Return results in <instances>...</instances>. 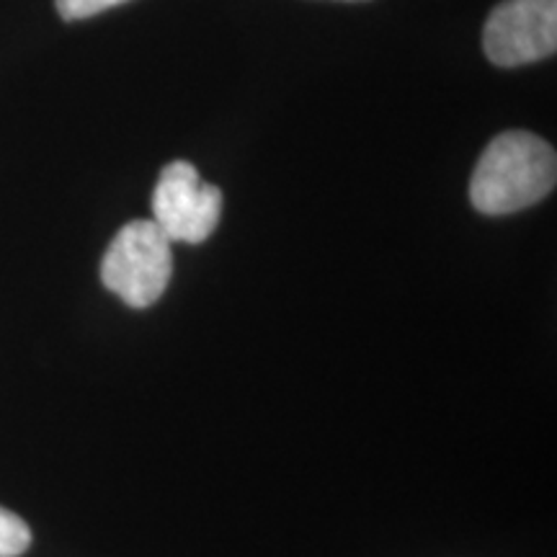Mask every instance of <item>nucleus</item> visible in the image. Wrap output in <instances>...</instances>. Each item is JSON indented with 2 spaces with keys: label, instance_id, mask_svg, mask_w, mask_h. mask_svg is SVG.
Returning <instances> with one entry per match:
<instances>
[{
  "label": "nucleus",
  "instance_id": "3",
  "mask_svg": "<svg viewBox=\"0 0 557 557\" xmlns=\"http://www.w3.org/2000/svg\"><path fill=\"white\" fill-rule=\"evenodd\" d=\"M222 214V191L201 181L186 160H173L160 171L152 191V222L171 243H205Z\"/></svg>",
  "mask_w": 557,
  "mask_h": 557
},
{
  "label": "nucleus",
  "instance_id": "5",
  "mask_svg": "<svg viewBox=\"0 0 557 557\" xmlns=\"http://www.w3.org/2000/svg\"><path fill=\"white\" fill-rule=\"evenodd\" d=\"M32 545V529L26 521L0 506V557H18Z\"/></svg>",
  "mask_w": 557,
  "mask_h": 557
},
{
  "label": "nucleus",
  "instance_id": "6",
  "mask_svg": "<svg viewBox=\"0 0 557 557\" xmlns=\"http://www.w3.org/2000/svg\"><path fill=\"white\" fill-rule=\"evenodd\" d=\"M122 3H129V0H54L58 13L65 21H81V18L99 16V13L116 9V5H122Z\"/></svg>",
  "mask_w": 557,
  "mask_h": 557
},
{
  "label": "nucleus",
  "instance_id": "2",
  "mask_svg": "<svg viewBox=\"0 0 557 557\" xmlns=\"http://www.w3.org/2000/svg\"><path fill=\"white\" fill-rule=\"evenodd\" d=\"M171 246L173 243L152 220L127 222L103 253V287L135 310L156 305L173 274Z\"/></svg>",
  "mask_w": 557,
  "mask_h": 557
},
{
  "label": "nucleus",
  "instance_id": "4",
  "mask_svg": "<svg viewBox=\"0 0 557 557\" xmlns=\"http://www.w3.org/2000/svg\"><path fill=\"white\" fill-rule=\"evenodd\" d=\"M557 50V0H504L485 21L483 52L498 67L553 58Z\"/></svg>",
  "mask_w": 557,
  "mask_h": 557
},
{
  "label": "nucleus",
  "instance_id": "7",
  "mask_svg": "<svg viewBox=\"0 0 557 557\" xmlns=\"http://www.w3.org/2000/svg\"><path fill=\"white\" fill-rule=\"evenodd\" d=\"M348 3H354V0H348Z\"/></svg>",
  "mask_w": 557,
  "mask_h": 557
},
{
  "label": "nucleus",
  "instance_id": "1",
  "mask_svg": "<svg viewBox=\"0 0 557 557\" xmlns=\"http://www.w3.org/2000/svg\"><path fill=\"white\" fill-rule=\"evenodd\" d=\"M557 158L553 145L524 129L504 132L480 156L470 181L478 212L513 214L537 205L555 189Z\"/></svg>",
  "mask_w": 557,
  "mask_h": 557
}]
</instances>
